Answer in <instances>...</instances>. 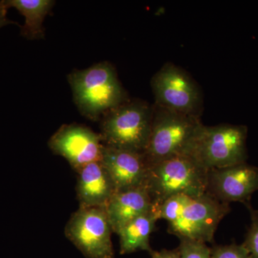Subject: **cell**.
Here are the masks:
<instances>
[{
    "instance_id": "cell-9",
    "label": "cell",
    "mask_w": 258,
    "mask_h": 258,
    "mask_svg": "<svg viewBox=\"0 0 258 258\" xmlns=\"http://www.w3.org/2000/svg\"><path fill=\"white\" fill-rule=\"evenodd\" d=\"M48 146L76 172L89 163L101 161L103 148L99 134L76 123L62 125L51 137Z\"/></svg>"
},
{
    "instance_id": "cell-18",
    "label": "cell",
    "mask_w": 258,
    "mask_h": 258,
    "mask_svg": "<svg viewBox=\"0 0 258 258\" xmlns=\"http://www.w3.org/2000/svg\"><path fill=\"white\" fill-rule=\"evenodd\" d=\"M247 208L250 214L251 223L242 244L251 258H258V210H254L251 205Z\"/></svg>"
},
{
    "instance_id": "cell-19",
    "label": "cell",
    "mask_w": 258,
    "mask_h": 258,
    "mask_svg": "<svg viewBox=\"0 0 258 258\" xmlns=\"http://www.w3.org/2000/svg\"><path fill=\"white\" fill-rule=\"evenodd\" d=\"M211 258H251L243 244H231L212 248Z\"/></svg>"
},
{
    "instance_id": "cell-20",
    "label": "cell",
    "mask_w": 258,
    "mask_h": 258,
    "mask_svg": "<svg viewBox=\"0 0 258 258\" xmlns=\"http://www.w3.org/2000/svg\"><path fill=\"white\" fill-rule=\"evenodd\" d=\"M151 258H180L177 249L174 250L162 249L160 251H154L151 252Z\"/></svg>"
},
{
    "instance_id": "cell-2",
    "label": "cell",
    "mask_w": 258,
    "mask_h": 258,
    "mask_svg": "<svg viewBox=\"0 0 258 258\" xmlns=\"http://www.w3.org/2000/svg\"><path fill=\"white\" fill-rule=\"evenodd\" d=\"M153 105L152 128L143 154L149 167L169 158L192 154L204 125L201 118Z\"/></svg>"
},
{
    "instance_id": "cell-7",
    "label": "cell",
    "mask_w": 258,
    "mask_h": 258,
    "mask_svg": "<svg viewBox=\"0 0 258 258\" xmlns=\"http://www.w3.org/2000/svg\"><path fill=\"white\" fill-rule=\"evenodd\" d=\"M113 233L106 208H81L70 217L66 237L86 258H113Z\"/></svg>"
},
{
    "instance_id": "cell-13",
    "label": "cell",
    "mask_w": 258,
    "mask_h": 258,
    "mask_svg": "<svg viewBox=\"0 0 258 258\" xmlns=\"http://www.w3.org/2000/svg\"><path fill=\"white\" fill-rule=\"evenodd\" d=\"M145 186L115 191L106 210L113 232L118 234L129 222L154 208Z\"/></svg>"
},
{
    "instance_id": "cell-17",
    "label": "cell",
    "mask_w": 258,
    "mask_h": 258,
    "mask_svg": "<svg viewBox=\"0 0 258 258\" xmlns=\"http://www.w3.org/2000/svg\"><path fill=\"white\" fill-rule=\"evenodd\" d=\"M177 248L180 258H211L212 248L206 242L189 238H179Z\"/></svg>"
},
{
    "instance_id": "cell-6",
    "label": "cell",
    "mask_w": 258,
    "mask_h": 258,
    "mask_svg": "<svg viewBox=\"0 0 258 258\" xmlns=\"http://www.w3.org/2000/svg\"><path fill=\"white\" fill-rule=\"evenodd\" d=\"M151 86L155 100L154 104L201 118L203 109L201 88L179 66L166 62L153 76Z\"/></svg>"
},
{
    "instance_id": "cell-11",
    "label": "cell",
    "mask_w": 258,
    "mask_h": 258,
    "mask_svg": "<svg viewBox=\"0 0 258 258\" xmlns=\"http://www.w3.org/2000/svg\"><path fill=\"white\" fill-rule=\"evenodd\" d=\"M100 161L109 174L115 191L145 185L149 166L143 154L103 145Z\"/></svg>"
},
{
    "instance_id": "cell-12",
    "label": "cell",
    "mask_w": 258,
    "mask_h": 258,
    "mask_svg": "<svg viewBox=\"0 0 258 258\" xmlns=\"http://www.w3.org/2000/svg\"><path fill=\"white\" fill-rule=\"evenodd\" d=\"M77 173L76 194L79 207L106 208L115 189L101 161L89 163Z\"/></svg>"
},
{
    "instance_id": "cell-15",
    "label": "cell",
    "mask_w": 258,
    "mask_h": 258,
    "mask_svg": "<svg viewBox=\"0 0 258 258\" xmlns=\"http://www.w3.org/2000/svg\"><path fill=\"white\" fill-rule=\"evenodd\" d=\"M7 9L15 8L25 17L21 35L28 40H37L45 36L43 22L55 5L52 0H3Z\"/></svg>"
},
{
    "instance_id": "cell-16",
    "label": "cell",
    "mask_w": 258,
    "mask_h": 258,
    "mask_svg": "<svg viewBox=\"0 0 258 258\" xmlns=\"http://www.w3.org/2000/svg\"><path fill=\"white\" fill-rule=\"evenodd\" d=\"M191 196L179 195L171 197L159 208V218L164 219L171 224L181 216Z\"/></svg>"
},
{
    "instance_id": "cell-8",
    "label": "cell",
    "mask_w": 258,
    "mask_h": 258,
    "mask_svg": "<svg viewBox=\"0 0 258 258\" xmlns=\"http://www.w3.org/2000/svg\"><path fill=\"white\" fill-rule=\"evenodd\" d=\"M230 210V205L218 201L207 192L191 197L179 219L169 224L168 231L179 239L212 242L219 224Z\"/></svg>"
},
{
    "instance_id": "cell-3",
    "label": "cell",
    "mask_w": 258,
    "mask_h": 258,
    "mask_svg": "<svg viewBox=\"0 0 258 258\" xmlns=\"http://www.w3.org/2000/svg\"><path fill=\"white\" fill-rule=\"evenodd\" d=\"M208 171L191 154L176 156L149 166L144 186L159 209L176 195L206 193Z\"/></svg>"
},
{
    "instance_id": "cell-4",
    "label": "cell",
    "mask_w": 258,
    "mask_h": 258,
    "mask_svg": "<svg viewBox=\"0 0 258 258\" xmlns=\"http://www.w3.org/2000/svg\"><path fill=\"white\" fill-rule=\"evenodd\" d=\"M154 105L128 100L102 116L100 136L106 147L144 154L152 128Z\"/></svg>"
},
{
    "instance_id": "cell-10",
    "label": "cell",
    "mask_w": 258,
    "mask_h": 258,
    "mask_svg": "<svg viewBox=\"0 0 258 258\" xmlns=\"http://www.w3.org/2000/svg\"><path fill=\"white\" fill-rule=\"evenodd\" d=\"M257 190L258 168L247 162L208 171L206 192L221 203L248 206Z\"/></svg>"
},
{
    "instance_id": "cell-5",
    "label": "cell",
    "mask_w": 258,
    "mask_h": 258,
    "mask_svg": "<svg viewBox=\"0 0 258 258\" xmlns=\"http://www.w3.org/2000/svg\"><path fill=\"white\" fill-rule=\"evenodd\" d=\"M247 127L243 125H204L193 156L208 170L247 162Z\"/></svg>"
},
{
    "instance_id": "cell-1",
    "label": "cell",
    "mask_w": 258,
    "mask_h": 258,
    "mask_svg": "<svg viewBox=\"0 0 258 258\" xmlns=\"http://www.w3.org/2000/svg\"><path fill=\"white\" fill-rule=\"evenodd\" d=\"M75 103L80 113L92 120L102 116L128 98L111 63L101 62L69 76Z\"/></svg>"
},
{
    "instance_id": "cell-21",
    "label": "cell",
    "mask_w": 258,
    "mask_h": 258,
    "mask_svg": "<svg viewBox=\"0 0 258 258\" xmlns=\"http://www.w3.org/2000/svg\"><path fill=\"white\" fill-rule=\"evenodd\" d=\"M7 13L8 9L3 4V1L0 2V28L5 26V25H9V24H15L14 22L10 21L7 18Z\"/></svg>"
},
{
    "instance_id": "cell-14",
    "label": "cell",
    "mask_w": 258,
    "mask_h": 258,
    "mask_svg": "<svg viewBox=\"0 0 258 258\" xmlns=\"http://www.w3.org/2000/svg\"><path fill=\"white\" fill-rule=\"evenodd\" d=\"M159 218V209L155 206L140 216L129 222L119 231L120 253L126 254L145 250L149 253L153 249L150 246V235Z\"/></svg>"
}]
</instances>
